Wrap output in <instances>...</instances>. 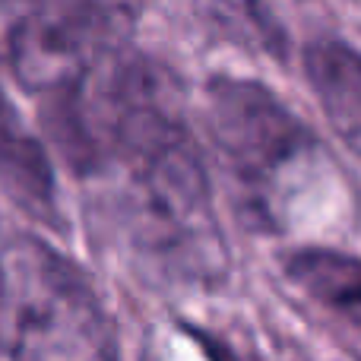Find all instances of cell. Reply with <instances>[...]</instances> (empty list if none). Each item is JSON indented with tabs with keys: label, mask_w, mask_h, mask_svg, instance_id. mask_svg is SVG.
I'll use <instances>...</instances> for the list:
<instances>
[{
	"label": "cell",
	"mask_w": 361,
	"mask_h": 361,
	"mask_svg": "<svg viewBox=\"0 0 361 361\" xmlns=\"http://www.w3.org/2000/svg\"><path fill=\"white\" fill-rule=\"evenodd\" d=\"M19 4L54 19L102 57L127 44L143 0H19Z\"/></svg>",
	"instance_id": "cell-8"
},
{
	"label": "cell",
	"mask_w": 361,
	"mask_h": 361,
	"mask_svg": "<svg viewBox=\"0 0 361 361\" xmlns=\"http://www.w3.org/2000/svg\"><path fill=\"white\" fill-rule=\"evenodd\" d=\"M124 187V231L143 260L178 282L212 286L228 269V250L212 216L206 165L190 133L133 159Z\"/></svg>",
	"instance_id": "cell-2"
},
{
	"label": "cell",
	"mask_w": 361,
	"mask_h": 361,
	"mask_svg": "<svg viewBox=\"0 0 361 361\" xmlns=\"http://www.w3.org/2000/svg\"><path fill=\"white\" fill-rule=\"evenodd\" d=\"M305 73L324 118L361 156V48L349 38H317L305 48Z\"/></svg>",
	"instance_id": "cell-6"
},
{
	"label": "cell",
	"mask_w": 361,
	"mask_h": 361,
	"mask_svg": "<svg viewBox=\"0 0 361 361\" xmlns=\"http://www.w3.org/2000/svg\"><path fill=\"white\" fill-rule=\"evenodd\" d=\"M282 276L314 305L326 307L361 333V257L339 247L307 244L279 257Z\"/></svg>",
	"instance_id": "cell-7"
},
{
	"label": "cell",
	"mask_w": 361,
	"mask_h": 361,
	"mask_svg": "<svg viewBox=\"0 0 361 361\" xmlns=\"http://www.w3.org/2000/svg\"><path fill=\"white\" fill-rule=\"evenodd\" d=\"M0 190L38 225L63 228L51 156L19 118V108L13 105L4 82H0Z\"/></svg>",
	"instance_id": "cell-5"
},
{
	"label": "cell",
	"mask_w": 361,
	"mask_h": 361,
	"mask_svg": "<svg viewBox=\"0 0 361 361\" xmlns=\"http://www.w3.org/2000/svg\"><path fill=\"white\" fill-rule=\"evenodd\" d=\"M0 305L19 358H99L114 330L89 276L38 238H19L0 257Z\"/></svg>",
	"instance_id": "cell-3"
},
{
	"label": "cell",
	"mask_w": 361,
	"mask_h": 361,
	"mask_svg": "<svg viewBox=\"0 0 361 361\" xmlns=\"http://www.w3.org/2000/svg\"><path fill=\"white\" fill-rule=\"evenodd\" d=\"M44 124L76 175L124 169L133 159L190 133L180 86L165 63L118 48L73 82L48 92Z\"/></svg>",
	"instance_id": "cell-1"
},
{
	"label": "cell",
	"mask_w": 361,
	"mask_h": 361,
	"mask_svg": "<svg viewBox=\"0 0 361 361\" xmlns=\"http://www.w3.org/2000/svg\"><path fill=\"white\" fill-rule=\"evenodd\" d=\"M206 121L225 171L244 190V206L273 228V187L317 149L314 133L269 86L228 73L206 86Z\"/></svg>",
	"instance_id": "cell-4"
}]
</instances>
